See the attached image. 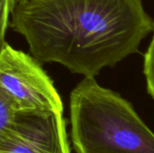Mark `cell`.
<instances>
[{
  "label": "cell",
  "instance_id": "1",
  "mask_svg": "<svg viewBox=\"0 0 154 153\" xmlns=\"http://www.w3.org/2000/svg\"><path fill=\"white\" fill-rule=\"evenodd\" d=\"M11 17L36 60L84 78L135 53L154 29L143 0H28Z\"/></svg>",
  "mask_w": 154,
  "mask_h": 153
},
{
  "label": "cell",
  "instance_id": "2",
  "mask_svg": "<svg viewBox=\"0 0 154 153\" xmlns=\"http://www.w3.org/2000/svg\"><path fill=\"white\" fill-rule=\"evenodd\" d=\"M69 114L76 153H154V133L132 104L95 78L72 90Z\"/></svg>",
  "mask_w": 154,
  "mask_h": 153
},
{
  "label": "cell",
  "instance_id": "3",
  "mask_svg": "<svg viewBox=\"0 0 154 153\" xmlns=\"http://www.w3.org/2000/svg\"><path fill=\"white\" fill-rule=\"evenodd\" d=\"M0 90L18 112L63 113L60 94L41 62L9 44L0 52Z\"/></svg>",
  "mask_w": 154,
  "mask_h": 153
},
{
  "label": "cell",
  "instance_id": "4",
  "mask_svg": "<svg viewBox=\"0 0 154 153\" xmlns=\"http://www.w3.org/2000/svg\"><path fill=\"white\" fill-rule=\"evenodd\" d=\"M2 153H70L63 113L20 112L17 136Z\"/></svg>",
  "mask_w": 154,
  "mask_h": 153
},
{
  "label": "cell",
  "instance_id": "5",
  "mask_svg": "<svg viewBox=\"0 0 154 153\" xmlns=\"http://www.w3.org/2000/svg\"><path fill=\"white\" fill-rule=\"evenodd\" d=\"M20 112L0 90V153L5 151L16 138Z\"/></svg>",
  "mask_w": 154,
  "mask_h": 153
},
{
  "label": "cell",
  "instance_id": "6",
  "mask_svg": "<svg viewBox=\"0 0 154 153\" xmlns=\"http://www.w3.org/2000/svg\"><path fill=\"white\" fill-rule=\"evenodd\" d=\"M15 5L16 0H0V52L7 44L5 35Z\"/></svg>",
  "mask_w": 154,
  "mask_h": 153
},
{
  "label": "cell",
  "instance_id": "7",
  "mask_svg": "<svg viewBox=\"0 0 154 153\" xmlns=\"http://www.w3.org/2000/svg\"><path fill=\"white\" fill-rule=\"evenodd\" d=\"M143 73L146 79L147 91L154 100V33L150 45L144 54Z\"/></svg>",
  "mask_w": 154,
  "mask_h": 153
},
{
  "label": "cell",
  "instance_id": "8",
  "mask_svg": "<svg viewBox=\"0 0 154 153\" xmlns=\"http://www.w3.org/2000/svg\"><path fill=\"white\" fill-rule=\"evenodd\" d=\"M25 1H28V0H16V3H21V2H25Z\"/></svg>",
  "mask_w": 154,
  "mask_h": 153
}]
</instances>
